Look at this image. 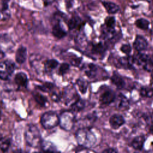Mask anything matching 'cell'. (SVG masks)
Segmentation results:
<instances>
[{
  "instance_id": "cell-5",
  "label": "cell",
  "mask_w": 153,
  "mask_h": 153,
  "mask_svg": "<svg viewBox=\"0 0 153 153\" xmlns=\"http://www.w3.org/2000/svg\"><path fill=\"white\" fill-rule=\"evenodd\" d=\"M134 63L142 66V68L149 72L153 70V60L147 54L140 53L135 54L133 56Z\"/></svg>"
},
{
  "instance_id": "cell-18",
  "label": "cell",
  "mask_w": 153,
  "mask_h": 153,
  "mask_svg": "<svg viewBox=\"0 0 153 153\" xmlns=\"http://www.w3.org/2000/svg\"><path fill=\"white\" fill-rule=\"evenodd\" d=\"M119 63L122 66L126 68H131L133 67V65L134 63V60L133 57L127 56L126 57H121L119 59Z\"/></svg>"
},
{
  "instance_id": "cell-44",
  "label": "cell",
  "mask_w": 153,
  "mask_h": 153,
  "mask_svg": "<svg viewBox=\"0 0 153 153\" xmlns=\"http://www.w3.org/2000/svg\"><path fill=\"white\" fill-rule=\"evenodd\" d=\"M152 78H153V74H152Z\"/></svg>"
},
{
  "instance_id": "cell-3",
  "label": "cell",
  "mask_w": 153,
  "mask_h": 153,
  "mask_svg": "<svg viewBox=\"0 0 153 153\" xmlns=\"http://www.w3.org/2000/svg\"><path fill=\"white\" fill-rule=\"evenodd\" d=\"M41 123L46 129H50L59 124V117L53 111L44 113L41 118Z\"/></svg>"
},
{
  "instance_id": "cell-9",
  "label": "cell",
  "mask_w": 153,
  "mask_h": 153,
  "mask_svg": "<svg viewBox=\"0 0 153 153\" xmlns=\"http://www.w3.org/2000/svg\"><path fill=\"white\" fill-rule=\"evenodd\" d=\"M13 42L7 35L0 36V50L4 52L9 50L13 46Z\"/></svg>"
},
{
  "instance_id": "cell-35",
  "label": "cell",
  "mask_w": 153,
  "mask_h": 153,
  "mask_svg": "<svg viewBox=\"0 0 153 153\" xmlns=\"http://www.w3.org/2000/svg\"><path fill=\"white\" fill-rule=\"evenodd\" d=\"M10 75L5 71H0V79L6 81L9 79Z\"/></svg>"
},
{
  "instance_id": "cell-39",
  "label": "cell",
  "mask_w": 153,
  "mask_h": 153,
  "mask_svg": "<svg viewBox=\"0 0 153 153\" xmlns=\"http://www.w3.org/2000/svg\"><path fill=\"white\" fill-rule=\"evenodd\" d=\"M4 55H5L4 52L2 51H1V50H0V59L2 58V57L4 56Z\"/></svg>"
},
{
  "instance_id": "cell-2",
  "label": "cell",
  "mask_w": 153,
  "mask_h": 153,
  "mask_svg": "<svg viewBox=\"0 0 153 153\" xmlns=\"http://www.w3.org/2000/svg\"><path fill=\"white\" fill-rule=\"evenodd\" d=\"M25 137L27 143L31 147L37 148L41 145L42 139L39 130L33 124H29L27 126Z\"/></svg>"
},
{
  "instance_id": "cell-38",
  "label": "cell",
  "mask_w": 153,
  "mask_h": 153,
  "mask_svg": "<svg viewBox=\"0 0 153 153\" xmlns=\"http://www.w3.org/2000/svg\"><path fill=\"white\" fill-rule=\"evenodd\" d=\"M51 99L54 100V101H56V102H57L59 101V100L60 99V97L59 96L56 94V93H54L52 94V96H51Z\"/></svg>"
},
{
  "instance_id": "cell-42",
  "label": "cell",
  "mask_w": 153,
  "mask_h": 153,
  "mask_svg": "<svg viewBox=\"0 0 153 153\" xmlns=\"http://www.w3.org/2000/svg\"><path fill=\"white\" fill-rule=\"evenodd\" d=\"M0 118H1V109H0Z\"/></svg>"
},
{
  "instance_id": "cell-17",
  "label": "cell",
  "mask_w": 153,
  "mask_h": 153,
  "mask_svg": "<svg viewBox=\"0 0 153 153\" xmlns=\"http://www.w3.org/2000/svg\"><path fill=\"white\" fill-rule=\"evenodd\" d=\"M102 36L105 39H112L115 35V28H111L105 26L104 25L101 30Z\"/></svg>"
},
{
  "instance_id": "cell-6",
  "label": "cell",
  "mask_w": 153,
  "mask_h": 153,
  "mask_svg": "<svg viewBox=\"0 0 153 153\" xmlns=\"http://www.w3.org/2000/svg\"><path fill=\"white\" fill-rule=\"evenodd\" d=\"M125 123L124 117L120 114H114L109 118V124L113 129H118Z\"/></svg>"
},
{
  "instance_id": "cell-28",
  "label": "cell",
  "mask_w": 153,
  "mask_h": 153,
  "mask_svg": "<svg viewBox=\"0 0 153 153\" xmlns=\"http://www.w3.org/2000/svg\"><path fill=\"white\" fill-rule=\"evenodd\" d=\"M116 20L114 16H108L105 19L104 25L111 28H115Z\"/></svg>"
},
{
  "instance_id": "cell-13",
  "label": "cell",
  "mask_w": 153,
  "mask_h": 153,
  "mask_svg": "<svg viewBox=\"0 0 153 153\" xmlns=\"http://www.w3.org/2000/svg\"><path fill=\"white\" fill-rule=\"evenodd\" d=\"M145 137L143 136H138L135 137L131 142V146L137 151H140L144 145Z\"/></svg>"
},
{
  "instance_id": "cell-33",
  "label": "cell",
  "mask_w": 153,
  "mask_h": 153,
  "mask_svg": "<svg viewBox=\"0 0 153 153\" xmlns=\"http://www.w3.org/2000/svg\"><path fill=\"white\" fill-rule=\"evenodd\" d=\"M120 50L124 53V54L128 55L131 51V47L130 44H123L121 48H120Z\"/></svg>"
},
{
  "instance_id": "cell-4",
  "label": "cell",
  "mask_w": 153,
  "mask_h": 153,
  "mask_svg": "<svg viewBox=\"0 0 153 153\" xmlns=\"http://www.w3.org/2000/svg\"><path fill=\"white\" fill-rule=\"evenodd\" d=\"M75 123V115L72 111H66L59 117V125L65 130H71Z\"/></svg>"
},
{
  "instance_id": "cell-32",
  "label": "cell",
  "mask_w": 153,
  "mask_h": 153,
  "mask_svg": "<svg viewBox=\"0 0 153 153\" xmlns=\"http://www.w3.org/2000/svg\"><path fill=\"white\" fill-rule=\"evenodd\" d=\"M70 69L69 67V65L67 63H63L62 64H61L59 71V74L60 75H64Z\"/></svg>"
},
{
  "instance_id": "cell-29",
  "label": "cell",
  "mask_w": 153,
  "mask_h": 153,
  "mask_svg": "<svg viewBox=\"0 0 153 153\" xmlns=\"http://www.w3.org/2000/svg\"><path fill=\"white\" fill-rule=\"evenodd\" d=\"M59 65L58 61L55 59H50L45 62V67L50 70H52L55 69Z\"/></svg>"
},
{
  "instance_id": "cell-36",
  "label": "cell",
  "mask_w": 153,
  "mask_h": 153,
  "mask_svg": "<svg viewBox=\"0 0 153 153\" xmlns=\"http://www.w3.org/2000/svg\"><path fill=\"white\" fill-rule=\"evenodd\" d=\"M81 60H82L81 58H79V57L74 58L72 60H71V63L73 66H78L80 65V63L81 62Z\"/></svg>"
},
{
  "instance_id": "cell-15",
  "label": "cell",
  "mask_w": 153,
  "mask_h": 153,
  "mask_svg": "<svg viewBox=\"0 0 153 153\" xmlns=\"http://www.w3.org/2000/svg\"><path fill=\"white\" fill-rule=\"evenodd\" d=\"M111 82L118 89H122L125 86V82L123 78L116 73H114L111 76Z\"/></svg>"
},
{
  "instance_id": "cell-43",
  "label": "cell",
  "mask_w": 153,
  "mask_h": 153,
  "mask_svg": "<svg viewBox=\"0 0 153 153\" xmlns=\"http://www.w3.org/2000/svg\"><path fill=\"white\" fill-rule=\"evenodd\" d=\"M152 60H153V55H152Z\"/></svg>"
},
{
  "instance_id": "cell-40",
  "label": "cell",
  "mask_w": 153,
  "mask_h": 153,
  "mask_svg": "<svg viewBox=\"0 0 153 153\" xmlns=\"http://www.w3.org/2000/svg\"><path fill=\"white\" fill-rule=\"evenodd\" d=\"M149 132H150L152 134H153V124L151 126V127H150V128H149Z\"/></svg>"
},
{
  "instance_id": "cell-21",
  "label": "cell",
  "mask_w": 153,
  "mask_h": 153,
  "mask_svg": "<svg viewBox=\"0 0 153 153\" xmlns=\"http://www.w3.org/2000/svg\"><path fill=\"white\" fill-rule=\"evenodd\" d=\"M149 24V22L144 18H140L135 21V25L136 27L143 30L148 29Z\"/></svg>"
},
{
  "instance_id": "cell-23",
  "label": "cell",
  "mask_w": 153,
  "mask_h": 153,
  "mask_svg": "<svg viewBox=\"0 0 153 153\" xmlns=\"http://www.w3.org/2000/svg\"><path fill=\"white\" fill-rule=\"evenodd\" d=\"M76 83L78 87L79 91L82 94H85L87 92L88 88V83L87 81L83 79H78Z\"/></svg>"
},
{
  "instance_id": "cell-27",
  "label": "cell",
  "mask_w": 153,
  "mask_h": 153,
  "mask_svg": "<svg viewBox=\"0 0 153 153\" xmlns=\"http://www.w3.org/2000/svg\"><path fill=\"white\" fill-rule=\"evenodd\" d=\"M140 94L142 97H151L153 96V88L152 87H142L140 90Z\"/></svg>"
},
{
  "instance_id": "cell-12",
  "label": "cell",
  "mask_w": 153,
  "mask_h": 153,
  "mask_svg": "<svg viewBox=\"0 0 153 153\" xmlns=\"http://www.w3.org/2000/svg\"><path fill=\"white\" fill-rule=\"evenodd\" d=\"M52 33L54 36L58 39H61L66 35V32L62 28L60 23H57L53 26Z\"/></svg>"
},
{
  "instance_id": "cell-16",
  "label": "cell",
  "mask_w": 153,
  "mask_h": 153,
  "mask_svg": "<svg viewBox=\"0 0 153 153\" xmlns=\"http://www.w3.org/2000/svg\"><path fill=\"white\" fill-rule=\"evenodd\" d=\"M117 108L121 110H126L129 107V101L123 94H120L118 97Z\"/></svg>"
},
{
  "instance_id": "cell-25",
  "label": "cell",
  "mask_w": 153,
  "mask_h": 153,
  "mask_svg": "<svg viewBox=\"0 0 153 153\" xmlns=\"http://www.w3.org/2000/svg\"><path fill=\"white\" fill-rule=\"evenodd\" d=\"M2 65L5 68V71L11 75L15 69L14 63L11 60H6L5 62H3Z\"/></svg>"
},
{
  "instance_id": "cell-8",
  "label": "cell",
  "mask_w": 153,
  "mask_h": 153,
  "mask_svg": "<svg viewBox=\"0 0 153 153\" xmlns=\"http://www.w3.org/2000/svg\"><path fill=\"white\" fill-rule=\"evenodd\" d=\"M148 42L146 39L141 35H137L133 42V47L137 51H141L146 48Z\"/></svg>"
},
{
  "instance_id": "cell-20",
  "label": "cell",
  "mask_w": 153,
  "mask_h": 153,
  "mask_svg": "<svg viewBox=\"0 0 153 153\" xmlns=\"http://www.w3.org/2000/svg\"><path fill=\"white\" fill-rule=\"evenodd\" d=\"M85 106V103L83 100L78 98L71 105V109L72 111L78 112L82 111Z\"/></svg>"
},
{
  "instance_id": "cell-26",
  "label": "cell",
  "mask_w": 153,
  "mask_h": 153,
  "mask_svg": "<svg viewBox=\"0 0 153 153\" xmlns=\"http://www.w3.org/2000/svg\"><path fill=\"white\" fill-rule=\"evenodd\" d=\"M10 139L6 137L0 138V149L3 152L7 151L10 146Z\"/></svg>"
},
{
  "instance_id": "cell-7",
  "label": "cell",
  "mask_w": 153,
  "mask_h": 153,
  "mask_svg": "<svg viewBox=\"0 0 153 153\" xmlns=\"http://www.w3.org/2000/svg\"><path fill=\"white\" fill-rule=\"evenodd\" d=\"M115 99V94L111 90H107L103 92L99 97V101L102 105H109Z\"/></svg>"
},
{
  "instance_id": "cell-41",
  "label": "cell",
  "mask_w": 153,
  "mask_h": 153,
  "mask_svg": "<svg viewBox=\"0 0 153 153\" xmlns=\"http://www.w3.org/2000/svg\"><path fill=\"white\" fill-rule=\"evenodd\" d=\"M42 1H44V2L45 4H48V2H50L51 0H42Z\"/></svg>"
},
{
  "instance_id": "cell-37",
  "label": "cell",
  "mask_w": 153,
  "mask_h": 153,
  "mask_svg": "<svg viewBox=\"0 0 153 153\" xmlns=\"http://www.w3.org/2000/svg\"><path fill=\"white\" fill-rule=\"evenodd\" d=\"M117 152H118V151L117 149H115L114 148H108L103 151V152L104 153H113Z\"/></svg>"
},
{
  "instance_id": "cell-22",
  "label": "cell",
  "mask_w": 153,
  "mask_h": 153,
  "mask_svg": "<svg viewBox=\"0 0 153 153\" xmlns=\"http://www.w3.org/2000/svg\"><path fill=\"white\" fill-rule=\"evenodd\" d=\"M105 51H106V48L103 45V44L101 42L93 45L91 48V51L94 54L103 55V54L105 53Z\"/></svg>"
},
{
  "instance_id": "cell-31",
  "label": "cell",
  "mask_w": 153,
  "mask_h": 153,
  "mask_svg": "<svg viewBox=\"0 0 153 153\" xmlns=\"http://www.w3.org/2000/svg\"><path fill=\"white\" fill-rule=\"evenodd\" d=\"M42 145V149L46 151H56V147L53 144L49 142H45L44 143H41Z\"/></svg>"
},
{
  "instance_id": "cell-1",
  "label": "cell",
  "mask_w": 153,
  "mask_h": 153,
  "mask_svg": "<svg viewBox=\"0 0 153 153\" xmlns=\"http://www.w3.org/2000/svg\"><path fill=\"white\" fill-rule=\"evenodd\" d=\"M75 138L79 145L85 148L93 146L96 142L94 134L88 128L78 130L75 133Z\"/></svg>"
},
{
  "instance_id": "cell-11",
  "label": "cell",
  "mask_w": 153,
  "mask_h": 153,
  "mask_svg": "<svg viewBox=\"0 0 153 153\" xmlns=\"http://www.w3.org/2000/svg\"><path fill=\"white\" fill-rule=\"evenodd\" d=\"M27 51L25 47L21 46L19 47L16 53V60L19 64L23 63L26 59Z\"/></svg>"
},
{
  "instance_id": "cell-30",
  "label": "cell",
  "mask_w": 153,
  "mask_h": 153,
  "mask_svg": "<svg viewBox=\"0 0 153 153\" xmlns=\"http://www.w3.org/2000/svg\"><path fill=\"white\" fill-rule=\"evenodd\" d=\"M33 97H34V99H35V101L41 105V106H44L46 104L47 102V100L46 97H44L43 95L41 94L40 93L35 94Z\"/></svg>"
},
{
  "instance_id": "cell-24",
  "label": "cell",
  "mask_w": 153,
  "mask_h": 153,
  "mask_svg": "<svg viewBox=\"0 0 153 153\" xmlns=\"http://www.w3.org/2000/svg\"><path fill=\"white\" fill-rule=\"evenodd\" d=\"M80 23V19L78 17H72L68 22V27L69 30H73L77 27Z\"/></svg>"
},
{
  "instance_id": "cell-19",
  "label": "cell",
  "mask_w": 153,
  "mask_h": 153,
  "mask_svg": "<svg viewBox=\"0 0 153 153\" xmlns=\"http://www.w3.org/2000/svg\"><path fill=\"white\" fill-rule=\"evenodd\" d=\"M84 72L88 78H93L97 73V66L93 63H89L84 69Z\"/></svg>"
},
{
  "instance_id": "cell-34",
  "label": "cell",
  "mask_w": 153,
  "mask_h": 153,
  "mask_svg": "<svg viewBox=\"0 0 153 153\" xmlns=\"http://www.w3.org/2000/svg\"><path fill=\"white\" fill-rule=\"evenodd\" d=\"M54 87V85L50 82H46L39 87V88L44 91H50Z\"/></svg>"
},
{
  "instance_id": "cell-14",
  "label": "cell",
  "mask_w": 153,
  "mask_h": 153,
  "mask_svg": "<svg viewBox=\"0 0 153 153\" xmlns=\"http://www.w3.org/2000/svg\"><path fill=\"white\" fill-rule=\"evenodd\" d=\"M27 75L23 72L17 73L14 78L16 84L20 87H26L27 84Z\"/></svg>"
},
{
  "instance_id": "cell-10",
  "label": "cell",
  "mask_w": 153,
  "mask_h": 153,
  "mask_svg": "<svg viewBox=\"0 0 153 153\" xmlns=\"http://www.w3.org/2000/svg\"><path fill=\"white\" fill-rule=\"evenodd\" d=\"M102 4L104 7L106 12L110 14H116L120 10V7L113 2L103 1L102 2Z\"/></svg>"
}]
</instances>
